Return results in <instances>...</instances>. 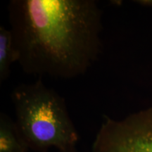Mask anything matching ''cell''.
Here are the masks:
<instances>
[{"label": "cell", "mask_w": 152, "mask_h": 152, "mask_svg": "<svg viewBox=\"0 0 152 152\" xmlns=\"http://www.w3.org/2000/svg\"><path fill=\"white\" fill-rule=\"evenodd\" d=\"M92 152H152V107L122 120L105 115Z\"/></svg>", "instance_id": "obj_3"}, {"label": "cell", "mask_w": 152, "mask_h": 152, "mask_svg": "<svg viewBox=\"0 0 152 152\" xmlns=\"http://www.w3.org/2000/svg\"><path fill=\"white\" fill-rule=\"evenodd\" d=\"M16 124L29 149L77 152L79 140L64 97L38 78L14 87L11 94Z\"/></svg>", "instance_id": "obj_2"}, {"label": "cell", "mask_w": 152, "mask_h": 152, "mask_svg": "<svg viewBox=\"0 0 152 152\" xmlns=\"http://www.w3.org/2000/svg\"><path fill=\"white\" fill-rule=\"evenodd\" d=\"M8 15L24 73L75 78L101 54L103 11L94 0H11Z\"/></svg>", "instance_id": "obj_1"}, {"label": "cell", "mask_w": 152, "mask_h": 152, "mask_svg": "<svg viewBox=\"0 0 152 152\" xmlns=\"http://www.w3.org/2000/svg\"><path fill=\"white\" fill-rule=\"evenodd\" d=\"M29 147L24 141L16 123L7 114L0 115V152H28Z\"/></svg>", "instance_id": "obj_4"}, {"label": "cell", "mask_w": 152, "mask_h": 152, "mask_svg": "<svg viewBox=\"0 0 152 152\" xmlns=\"http://www.w3.org/2000/svg\"><path fill=\"white\" fill-rule=\"evenodd\" d=\"M18 56L10 29L0 26V83L9 78L14 63H17Z\"/></svg>", "instance_id": "obj_5"}]
</instances>
